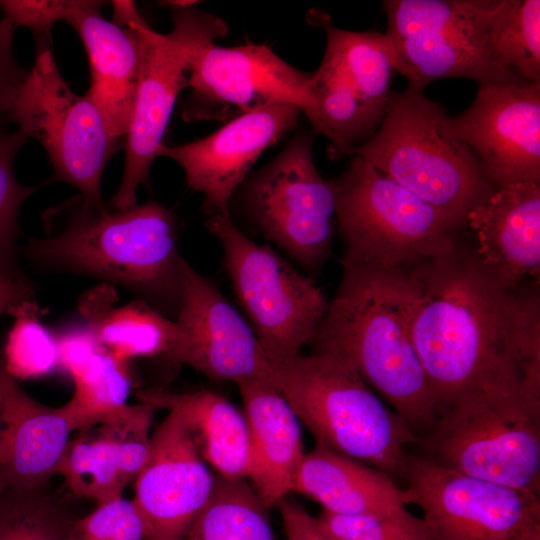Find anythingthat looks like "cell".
<instances>
[{
    "label": "cell",
    "instance_id": "3",
    "mask_svg": "<svg viewBox=\"0 0 540 540\" xmlns=\"http://www.w3.org/2000/svg\"><path fill=\"white\" fill-rule=\"evenodd\" d=\"M342 265L341 283L309 344L348 362L419 438L439 413L410 337L400 274Z\"/></svg>",
    "mask_w": 540,
    "mask_h": 540
},
{
    "label": "cell",
    "instance_id": "2",
    "mask_svg": "<svg viewBox=\"0 0 540 540\" xmlns=\"http://www.w3.org/2000/svg\"><path fill=\"white\" fill-rule=\"evenodd\" d=\"M43 221L45 236L27 244L34 261L121 285L177 317L183 257L172 211L155 201L109 211L77 195L46 211Z\"/></svg>",
    "mask_w": 540,
    "mask_h": 540
},
{
    "label": "cell",
    "instance_id": "20",
    "mask_svg": "<svg viewBox=\"0 0 540 540\" xmlns=\"http://www.w3.org/2000/svg\"><path fill=\"white\" fill-rule=\"evenodd\" d=\"M72 432L65 406L30 397L7 372L0 352V490L44 489L58 474Z\"/></svg>",
    "mask_w": 540,
    "mask_h": 540
},
{
    "label": "cell",
    "instance_id": "14",
    "mask_svg": "<svg viewBox=\"0 0 540 540\" xmlns=\"http://www.w3.org/2000/svg\"><path fill=\"white\" fill-rule=\"evenodd\" d=\"M405 504L421 508L430 540H540L538 494L410 456Z\"/></svg>",
    "mask_w": 540,
    "mask_h": 540
},
{
    "label": "cell",
    "instance_id": "23",
    "mask_svg": "<svg viewBox=\"0 0 540 540\" xmlns=\"http://www.w3.org/2000/svg\"><path fill=\"white\" fill-rule=\"evenodd\" d=\"M249 433V484L266 508L293 492L305 456L299 419L268 382L236 383Z\"/></svg>",
    "mask_w": 540,
    "mask_h": 540
},
{
    "label": "cell",
    "instance_id": "11",
    "mask_svg": "<svg viewBox=\"0 0 540 540\" xmlns=\"http://www.w3.org/2000/svg\"><path fill=\"white\" fill-rule=\"evenodd\" d=\"M315 136L313 130L299 131L238 188L255 232L308 273L329 259L336 227L332 182L321 176L313 160Z\"/></svg>",
    "mask_w": 540,
    "mask_h": 540
},
{
    "label": "cell",
    "instance_id": "36",
    "mask_svg": "<svg viewBox=\"0 0 540 540\" xmlns=\"http://www.w3.org/2000/svg\"><path fill=\"white\" fill-rule=\"evenodd\" d=\"M56 338L59 364L72 378L78 375L97 353L105 349L85 325L66 329Z\"/></svg>",
    "mask_w": 540,
    "mask_h": 540
},
{
    "label": "cell",
    "instance_id": "22",
    "mask_svg": "<svg viewBox=\"0 0 540 540\" xmlns=\"http://www.w3.org/2000/svg\"><path fill=\"white\" fill-rule=\"evenodd\" d=\"M104 2L90 1L66 21L86 50L91 83L87 91L111 137L122 144L134 109L139 71L140 41L129 25L106 20Z\"/></svg>",
    "mask_w": 540,
    "mask_h": 540
},
{
    "label": "cell",
    "instance_id": "12",
    "mask_svg": "<svg viewBox=\"0 0 540 540\" xmlns=\"http://www.w3.org/2000/svg\"><path fill=\"white\" fill-rule=\"evenodd\" d=\"M6 116L27 139L44 147L55 180L78 189L87 202L104 205L102 174L121 144L111 137L90 98L71 90L51 45L36 43L34 64Z\"/></svg>",
    "mask_w": 540,
    "mask_h": 540
},
{
    "label": "cell",
    "instance_id": "6",
    "mask_svg": "<svg viewBox=\"0 0 540 540\" xmlns=\"http://www.w3.org/2000/svg\"><path fill=\"white\" fill-rule=\"evenodd\" d=\"M416 444L446 468L539 495L540 390L522 381L470 390Z\"/></svg>",
    "mask_w": 540,
    "mask_h": 540
},
{
    "label": "cell",
    "instance_id": "8",
    "mask_svg": "<svg viewBox=\"0 0 540 540\" xmlns=\"http://www.w3.org/2000/svg\"><path fill=\"white\" fill-rule=\"evenodd\" d=\"M517 0H385L395 70L408 89L467 78L479 85L524 81L496 56V31Z\"/></svg>",
    "mask_w": 540,
    "mask_h": 540
},
{
    "label": "cell",
    "instance_id": "15",
    "mask_svg": "<svg viewBox=\"0 0 540 540\" xmlns=\"http://www.w3.org/2000/svg\"><path fill=\"white\" fill-rule=\"evenodd\" d=\"M176 321L179 341L171 361L217 381L271 382L273 363L249 323L218 288L183 258Z\"/></svg>",
    "mask_w": 540,
    "mask_h": 540
},
{
    "label": "cell",
    "instance_id": "26",
    "mask_svg": "<svg viewBox=\"0 0 540 540\" xmlns=\"http://www.w3.org/2000/svg\"><path fill=\"white\" fill-rule=\"evenodd\" d=\"M117 302L109 283L86 291L79 299L85 326L100 344L125 362L137 357L171 359L181 334L177 321L143 300L121 306Z\"/></svg>",
    "mask_w": 540,
    "mask_h": 540
},
{
    "label": "cell",
    "instance_id": "17",
    "mask_svg": "<svg viewBox=\"0 0 540 540\" xmlns=\"http://www.w3.org/2000/svg\"><path fill=\"white\" fill-rule=\"evenodd\" d=\"M168 412L135 480L132 502L145 540H184L214 483L186 420L177 411Z\"/></svg>",
    "mask_w": 540,
    "mask_h": 540
},
{
    "label": "cell",
    "instance_id": "27",
    "mask_svg": "<svg viewBox=\"0 0 540 540\" xmlns=\"http://www.w3.org/2000/svg\"><path fill=\"white\" fill-rule=\"evenodd\" d=\"M268 511L247 479L216 474L211 494L184 540H275Z\"/></svg>",
    "mask_w": 540,
    "mask_h": 540
},
{
    "label": "cell",
    "instance_id": "16",
    "mask_svg": "<svg viewBox=\"0 0 540 540\" xmlns=\"http://www.w3.org/2000/svg\"><path fill=\"white\" fill-rule=\"evenodd\" d=\"M452 123L495 188L540 182V83L479 85Z\"/></svg>",
    "mask_w": 540,
    "mask_h": 540
},
{
    "label": "cell",
    "instance_id": "33",
    "mask_svg": "<svg viewBox=\"0 0 540 540\" xmlns=\"http://www.w3.org/2000/svg\"><path fill=\"white\" fill-rule=\"evenodd\" d=\"M320 529L336 540H430L423 518L411 513L396 518L348 515L324 511Z\"/></svg>",
    "mask_w": 540,
    "mask_h": 540
},
{
    "label": "cell",
    "instance_id": "21",
    "mask_svg": "<svg viewBox=\"0 0 540 540\" xmlns=\"http://www.w3.org/2000/svg\"><path fill=\"white\" fill-rule=\"evenodd\" d=\"M476 232V256L503 287L519 290L540 271V186L520 182L495 188L468 214Z\"/></svg>",
    "mask_w": 540,
    "mask_h": 540
},
{
    "label": "cell",
    "instance_id": "35",
    "mask_svg": "<svg viewBox=\"0 0 540 540\" xmlns=\"http://www.w3.org/2000/svg\"><path fill=\"white\" fill-rule=\"evenodd\" d=\"M91 0H1L0 9L14 27L28 28L36 43L51 45L52 28L60 20L90 3Z\"/></svg>",
    "mask_w": 540,
    "mask_h": 540
},
{
    "label": "cell",
    "instance_id": "40",
    "mask_svg": "<svg viewBox=\"0 0 540 540\" xmlns=\"http://www.w3.org/2000/svg\"><path fill=\"white\" fill-rule=\"evenodd\" d=\"M0 492H1V490H0Z\"/></svg>",
    "mask_w": 540,
    "mask_h": 540
},
{
    "label": "cell",
    "instance_id": "29",
    "mask_svg": "<svg viewBox=\"0 0 540 540\" xmlns=\"http://www.w3.org/2000/svg\"><path fill=\"white\" fill-rule=\"evenodd\" d=\"M71 514L44 492H0V540H67Z\"/></svg>",
    "mask_w": 540,
    "mask_h": 540
},
{
    "label": "cell",
    "instance_id": "1",
    "mask_svg": "<svg viewBox=\"0 0 540 540\" xmlns=\"http://www.w3.org/2000/svg\"><path fill=\"white\" fill-rule=\"evenodd\" d=\"M400 284L439 414L487 384L518 380L540 389L538 292L506 289L475 253L458 248L400 274Z\"/></svg>",
    "mask_w": 540,
    "mask_h": 540
},
{
    "label": "cell",
    "instance_id": "10",
    "mask_svg": "<svg viewBox=\"0 0 540 540\" xmlns=\"http://www.w3.org/2000/svg\"><path fill=\"white\" fill-rule=\"evenodd\" d=\"M206 227L222 245L234 294L269 358L299 355L326 312L322 290L274 249L252 241L230 216L211 215Z\"/></svg>",
    "mask_w": 540,
    "mask_h": 540
},
{
    "label": "cell",
    "instance_id": "39",
    "mask_svg": "<svg viewBox=\"0 0 540 540\" xmlns=\"http://www.w3.org/2000/svg\"><path fill=\"white\" fill-rule=\"evenodd\" d=\"M33 293L31 283L15 265L0 263V317L31 301Z\"/></svg>",
    "mask_w": 540,
    "mask_h": 540
},
{
    "label": "cell",
    "instance_id": "34",
    "mask_svg": "<svg viewBox=\"0 0 540 540\" xmlns=\"http://www.w3.org/2000/svg\"><path fill=\"white\" fill-rule=\"evenodd\" d=\"M67 540H145L141 519L132 501L123 497L97 505L74 519Z\"/></svg>",
    "mask_w": 540,
    "mask_h": 540
},
{
    "label": "cell",
    "instance_id": "28",
    "mask_svg": "<svg viewBox=\"0 0 540 540\" xmlns=\"http://www.w3.org/2000/svg\"><path fill=\"white\" fill-rule=\"evenodd\" d=\"M128 363L105 348L73 377L74 394L64 406L75 432L98 424L128 405L133 386Z\"/></svg>",
    "mask_w": 540,
    "mask_h": 540
},
{
    "label": "cell",
    "instance_id": "13",
    "mask_svg": "<svg viewBox=\"0 0 540 540\" xmlns=\"http://www.w3.org/2000/svg\"><path fill=\"white\" fill-rule=\"evenodd\" d=\"M113 22L131 26L140 41L138 85L125 144L120 185L111 200L116 210L137 205V189L149 187L150 170L179 93L189 85V52L195 6L174 10L168 34L153 30L131 1H113Z\"/></svg>",
    "mask_w": 540,
    "mask_h": 540
},
{
    "label": "cell",
    "instance_id": "30",
    "mask_svg": "<svg viewBox=\"0 0 540 540\" xmlns=\"http://www.w3.org/2000/svg\"><path fill=\"white\" fill-rule=\"evenodd\" d=\"M11 314L15 322L2 354L7 372L16 380L53 372L60 366L57 338L40 322L38 306L27 301Z\"/></svg>",
    "mask_w": 540,
    "mask_h": 540
},
{
    "label": "cell",
    "instance_id": "31",
    "mask_svg": "<svg viewBox=\"0 0 540 540\" xmlns=\"http://www.w3.org/2000/svg\"><path fill=\"white\" fill-rule=\"evenodd\" d=\"M498 59L521 79L540 83V1L517 0L493 40Z\"/></svg>",
    "mask_w": 540,
    "mask_h": 540
},
{
    "label": "cell",
    "instance_id": "7",
    "mask_svg": "<svg viewBox=\"0 0 540 540\" xmlns=\"http://www.w3.org/2000/svg\"><path fill=\"white\" fill-rule=\"evenodd\" d=\"M346 245L342 264L404 274L456 248V229L437 210L359 156L331 180Z\"/></svg>",
    "mask_w": 540,
    "mask_h": 540
},
{
    "label": "cell",
    "instance_id": "25",
    "mask_svg": "<svg viewBox=\"0 0 540 540\" xmlns=\"http://www.w3.org/2000/svg\"><path fill=\"white\" fill-rule=\"evenodd\" d=\"M140 403L179 412L186 420L199 453L223 478L247 479L249 433L244 416L224 396L210 391L176 393L161 388L135 392Z\"/></svg>",
    "mask_w": 540,
    "mask_h": 540
},
{
    "label": "cell",
    "instance_id": "37",
    "mask_svg": "<svg viewBox=\"0 0 540 540\" xmlns=\"http://www.w3.org/2000/svg\"><path fill=\"white\" fill-rule=\"evenodd\" d=\"M15 27L6 19L0 20V114H7L28 71L17 62L13 53Z\"/></svg>",
    "mask_w": 540,
    "mask_h": 540
},
{
    "label": "cell",
    "instance_id": "5",
    "mask_svg": "<svg viewBox=\"0 0 540 540\" xmlns=\"http://www.w3.org/2000/svg\"><path fill=\"white\" fill-rule=\"evenodd\" d=\"M437 210L456 229L495 187L456 134L452 118L423 92L392 91L376 133L352 151ZM350 156V157H351Z\"/></svg>",
    "mask_w": 540,
    "mask_h": 540
},
{
    "label": "cell",
    "instance_id": "4",
    "mask_svg": "<svg viewBox=\"0 0 540 540\" xmlns=\"http://www.w3.org/2000/svg\"><path fill=\"white\" fill-rule=\"evenodd\" d=\"M270 384L317 444L405 481L418 437L345 360L328 353L272 361Z\"/></svg>",
    "mask_w": 540,
    "mask_h": 540
},
{
    "label": "cell",
    "instance_id": "18",
    "mask_svg": "<svg viewBox=\"0 0 540 540\" xmlns=\"http://www.w3.org/2000/svg\"><path fill=\"white\" fill-rule=\"evenodd\" d=\"M301 110L275 104L239 115L212 134L176 146L164 143L157 157L184 170L189 187L204 196L209 216H230L231 200L259 156L296 128Z\"/></svg>",
    "mask_w": 540,
    "mask_h": 540
},
{
    "label": "cell",
    "instance_id": "38",
    "mask_svg": "<svg viewBox=\"0 0 540 540\" xmlns=\"http://www.w3.org/2000/svg\"><path fill=\"white\" fill-rule=\"evenodd\" d=\"M279 508L287 540H336L324 533L316 518L311 516L298 502L284 498Z\"/></svg>",
    "mask_w": 540,
    "mask_h": 540
},
{
    "label": "cell",
    "instance_id": "9",
    "mask_svg": "<svg viewBox=\"0 0 540 540\" xmlns=\"http://www.w3.org/2000/svg\"><path fill=\"white\" fill-rule=\"evenodd\" d=\"M219 17L194 10L189 52L190 93L182 118L187 122L231 119L275 104L312 112V73L301 71L266 45L221 47L227 34Z\"/></svg>",
    "mask_w": 540,
    "mask_h": 540
},
{
    "label": "cell",
    "instance_id": "19",
    "mask_svg": "<svg viewBox=\"0 0 540 540\" xmlns=\"http://www.w3.org/2000/svg\"><path fill=\"white\" fill-rule=\"evenodd\" d=\"M154 412L147 404H128L69 440L58 474L75 496L97 505L123 497L149 459Z\"/></svg>",
    "mask_w": 540,
    "mask_h": 540
},
{
    "label": "cell",
    "instance_id": "24",
    "mask_svg": "<svg viewBox=\"0 0 540 540\" xmlns=\"http://www.w3.org/2000/svg\"><path fill=\"white\" fill-rule=\"evenodd\" d=\"M293 491L332 513L381 518L409 514L403 490L390 476L318 444L305 454Z\"/></svg>",
    "mask_w": 540,
    "mask_h": 540
},
{
    "label": "cell",
    "instance_id": "32",
    "mask_svg": "<svg viewBox=\"0 0 540 540\" xmlns=\"http://www.w3.org/2000/svg\"><path fill=\"white\" fill-rule=\"evenodd\" d=\"M27 140L19 130L0 132V263L6 265H15L20 208L38 188L20 184L14 174V159Z\"/></svg>",
    "mask_w": 540,
    "mask_h": 540
}]
</instances>
